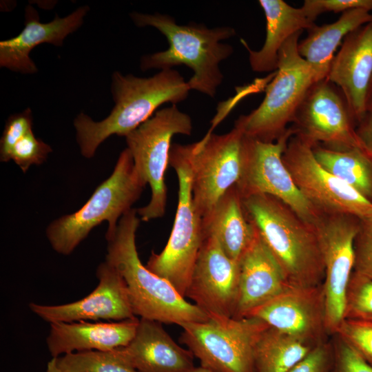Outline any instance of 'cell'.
<instances>
[{"label": "cell", "instance_id": "6da1fadb", "mask_svg": "<svg viewBox=\"0 0 372 372\" xmlns=\"http://www.w3.org/2000/svg\"><path fill=\"white\" fill-rule=\"evenodd\" d=\"M187 81L173 69L160 70L150 77H138L118 71L112 75L111 93L114 105L110 114L95 121L83 112L74 120L81 154L92 158L99 145L110 136L125 137L151 118L162 105H176L190 91Z\"/></svg>", "mask_w": 372, "mask_h": 372}, {"label": "cell", "instance_id": "7a4b0ae2", "mask_svg": "<svg viewBox=\"0 0 372 372\" xmlns=\"http://www.w3.org/2000/svg\"><path fill=\"white\" fill-rule=\"evenodd\" d=\"M130 15L136 26H150L158 30L166 37L169 44L165 50L142 56L141 70H162L186 65L193 71L192 76L187 81L190 90L211 98L215 96L224 78L219 65L234 52L231 45L222 41L236 34L233 28H209L204 24L193 22L179 25L172 16L158 12H134Z\"/></svg>", "mask_w": 372, "mask_h": 372}, {"label": "cell", "instance_id": "3957f363", "mask_svg": "<svg viewBox=\"0 0 372 372\" xmlns=\"http://www.w3.org/2000/svg\"><path fill=\"white\" fill-rule=\"evenodd\" d=\"M140 220L137 209L132 208L121 218L113 233L105 234V261L123 278L134 315L179 326L209 320L205 312L187 301L167 280L143 265L136 245Z\"/></svg>", "mask_w": 372, "mask_h": 372}, {"label": "cell", "instance_id": "277c9868", "mask_svg": "<svg viewBox=\"0 0 372 372\" xmlns=\"http://www.w3.org/2000/svg\"><path fill=\"white\" fill-rule=\"evenodd\" d=\"M248 220L282 268L292 287L323 284L324 267L314 227L289 206L267 194L242 197Z\"/></svg>", "mask_w": 372, "mask_h": 372}, {"label": "cell", "instance_id": "5b68a950", "mask_svg": "<svg viewBox=\"0 0 372 372\" xmlns=\"http://www.w3.org/2000/svg\"><path fill=\"white\" fill-rule=\"evenodd\" d=\"M146 184L134 167L130 151L123 150L112 174L94 190L76 211L52 221L46 237L58 254L68 256L103 221L108 223L105 234L113 233L121 218L131 210Z\"/></svg>", "mask_w": 372, "mask_h": 372}, {"label": "cell", "instance_id": "8992f818", "mask_svg": "<svg viewBox=\"0 0 372 372\" xmlns=\"http://www.w3.org/2000/svg\"><path fill=\"white\" fill-rule=\"evenodd\" d=\"M194 150V143L171 146L169 164L176 172L178 182L176 216L165 247L159 254L152 251L145 265L167 280L184 298L205 238L203 217L193 197Z\"/></svg>", "mask_w": 372, "mask_h": 372}, {"label": "cell", "instance_id": "52a82bcc", "mask_svg": "<svg viewBox=\"0 0 372 372\" xmlns=\"http://www.w3.org/2000/svg\"><path fill=\"white\" fill-rule=\"evenodd\" d=\"M291 37L278 54L276 74L265 89L260 105L235 121L234 127L250 138L274 142L286 133L309 88L320 81L313 68L300 55L299 38Z\"/></svg>", "mask_w": 372, "mask_h": 372}, {"label": "cell", "instance_id": "ba28073f", "mask_svg": "<svg viewBox=\"0 0 372 372\" xmlns=\"http://www.w3.org/2000/svg\"><path fill=\"white\" fill-rule=\"evenodd\" d=\"M192 130L191 117L176 105H172L158 110L125 137L136 172L151 189L148 204L136 209L141 220L147 222L164 216L167 203L165 175L172 138L176 134L189 136Z\"/></svg>", "mask_w": 372, "mask_h": 372}, {"label": "cell", "instance_id": "9c48e42d", "mask_svg": "<svg viewBox=\"0 0 372 372\" xmlns=\"http://www.w3.org/2000/svg\"><path fill=\"white\" fill-rule=\"evenodd\" d=\"M268 326L254 317L209 318L181 324L179 340L214 372H255V347Z\"/></svg>", "mask_w": 372, "mask_h": 372}, {"label": "cell", "instance_id": "30bf717a", "mask_svg": "<svg viewBox=\"0 0 372 372\" xmlns=\"http://www.w3.org/2000/svg\"><path fill=\"white\" fill-rule=\"evenodd\" d=\"M291 127L274 142H263L244 135L243 167L236 185L241 197L253 194L274 196L289 206L303 220L313 224L320 212L301 194L282 160Z\"/></svg>", "mask_w": 372, "mask_h": 372}, {"label": "cell", "instance_id": "8fae6325", "mask_svg": "<svg viewBox=\"0 0 372 372\" xmlns=\"http://www.w3.org/2000/svg\"><path fill=\"white\" fill-rule=\"evenodd\" d=\"M360 220L348 214L321 211L312 224L324 267L323 289L329 335L335 334L344 318L347 289L355 262L354 240Z\"/></svg>", "mask_w": 372, "mask_h": 372}, {"label": "cell", "instance_id": "7c38bea8", "mask_svg": "<svg viewBox=\"0 0 372 372\" xmlns=\"http://www.w3.org/2000/svg\"><path fill=\"white\" fill-rule=\"evenodd\" d=\"M282 160L304 198L323 212H340L360 219L372 218V203L316 160L313 145L293 134Z\"/></svg>", "mask_w": 372, "mask_h": 372}, {"label": "cell", "instance_id": "4fadbf2b", "mask_svg": "<svg viewBox=\"0 0 372 372\" xmlns=\"http://www.w3.org/2000/svg\"><path fill=\"white\" fill-rule=\"evenodd\" d=\"M292 123L295 134L313 146L320 144L338 151L365 149L343 94L327 79L309 88Z\"/></svg>", "mask_w": 372, "mask_h": 372}, {"label": "cell", "instance_id": "5bb4252c", "mask_svg": "<svg viewBox=\"0 0 372 372\" xmlns=\"http://www.w3.org/2000/svg\"><path fill=\"white\" fill-rule=\"evenodd\" d=\"M243 133L234 127L224 134L207 133L194 143L192 192L203 219L238 182L243 167Z\"/></svg>", "mask_w": 372, "mask_h": 372}, {"label": "cell", "instance_id": "9a60e30c", "mask_svg": "<svg viewBox=\"0 0 372 372\" xmlns=\"http://www.w3.org/2000/svg\"><path fill=\"white\" fill-rule=\"evenodd\" d=\"M239 291V262L231 259L213 236H206L185 296L209 318H234Z\"/></svg>", "mask_w": 372, "mask_h": 372}, {"label": "cell", "instance_id": "2e32d148", "mask_svg": "<svg viewBox=\"0 0 372 372\" xmlns=\"http://www.w3.org/2000/svg\"><path fill=\"white\" fill-rule=\"evenodd\" d=\"M247 317L258 318L273 329L314 346L326 341L329 335L323 284L291 287Z\"/></svg>", "mask_w": 372, "mask_h": 372}, {"label": "cell", "instance_id": "e0dca14e", "mask_svg": "<svg viewBox=\"0 0 372 372\" xmlns=\"http://www.w3.org/2000/svg\"><path fill=\"white\" fill-rule=\"evenodd\" d=\"M96 275L98 285L83 298L59 305L30 302V310L50 323L100 320L121 321L136 317L125 282L116 269L105 260L98 266Z\"/></svg>", "mask_w": 372, "mask_h": 372}, {"label": "cell", "instance_id": "ac0fdd59", "mask_svg": "<svg viewBox=\"0 0 372 372\" xmlns=\"http://www.w3.org/2000/svg\"><path fill=\"white\" fill-rule=\"evenodd\" d=\"M340 46L326 79L341 90L358 125L367 114L372 79V21L350 32Z\"/></svg>", "mask_w": 372, "mask_h": 372}, {"label": "cell", "instance_id": "d6986e66", "mask_svg": "<svg viewBox=\"0 0 372 372\" xmlns=\"http://www.w3.org/2000/svg\"><path fill=\"white\" fill-rule=\"evenodd\" d=\"M90 8H78L65 17L56 15L48 23H41L37 10L25 9V26L17 36L0 41V66L23 74H33L38 69L30 54L37 46L50 43L57 47L83 24Z\"/></svg>", "mask_w": 372, "mask_h": 372}, {"label": "cell", "instance_id": "ffe728a7", "mask_svg": "<svg viewBox=\"0 0 372 372\" xmlns=\"http://www.w3.org/2000/svg\"><path fill=\"white\" fill-rule=\"evenodd\" d=\"M289 287L282 268L256 229L239 261L238 300L234 318L247 317Z\"/></svg>", "mask_w": 372, "mask_h": 372}, {"label": "cell", "instance_id": "44dd1931", "mask_svg": "<svg viewBox=\"0 0 372 372\" xmlns=\"http://www.w3.org/2000/svg\"><path fill=\"white\" fill-rule=\"evenodd\" d=\"M137 317L115 322L78 321L50 323L46 339L52 358L70 353L106 351L125 347L134 338Z\"/></svg>", "mask_w": 372, "mask_h": 372}, {"label": "cell", "instance_id": "7402d4cb", "mask_svg": "<svg viewBox=\"0 0 372 372\" xmlns=\"http://www.w3.org/2000/svg\"><path fill=\"white\" fill-rule=\"evenodd\" d=\"M121 349L138 372H187L195 367L192 353L155 320L140 318L134 338Z\"/></svg>", "mask_w": 372, "mask_h": 372}, {"label": "cell", "instance_id": "603a6c76", "mask_svg": "<svg viewBox=\"0 0 372 372\" xmlns=\"http://www.w3.org/2000/svg\"><path fill=\"white\" fill-rule=\"evenodd\" d=\"M258 3L266 19L265 43L255 51L243 39L241 42L249 52L252 70L271 73L278 69V54L285 43L293 34L308 30L316 23L302 7H293L282 0H260Z\"/></svg>", "mask_w": 372, "mask_h": 372}, {"label": "cell", "instance_id": "cb8c5ba5", "mask_svg": "<svg viewBox=\"0 0 372 372\" xmlns=\"http://www.w3.org/2000/svg\"><path fill=\"white\" fill-rule=\"evenodd\" d=\"M203 225L205 236L215 237L225 253L238 262L256 234L255 226L246 216L236 185L220 198L203 219Z\"/></svg>", "mask_w": 372, "mask_h": 372}, {"label": "cell", "instance_id": "d4e9b609", "mask_svg": "<svg viewBox=\"0 0 372 372\" xmlns=\"http://www.w3.org/2000/svg\"><path fill=\"white\" fill-rule=\"evenodd\" d=\"M372 21V13L362 8L342 13L331 23L313 25L308 34L298 42L300 55L313 68L319 80L326 79L338 46L358 28Z\"/></svg>", "mask_w": 372, "mask_h": 372}, {"label": "cell", "instance_id": "484cf974", "mask_svg": "<svg viewBox=\"0 0 372 372\" xmlns=\"http://www.w3.org/2000/svg\"><path fill=\"white\" fill-rule=\"evenodd\" d=\"M318 162L372 203V154L364 148L345 151L313 146Z\"/></svg>", "mask_w": 372, "mask_h": 372}, {"label": "cell", "instance_id": "4316f807", "mask_svg": "<svg viewBox=\"0 0 372 372\" xmlns=\"http://www.w3.org/2000/svg\"><path fill=\"white\" fill-rule=\"evenodd\" d=\"M316 346L268 326L255 347V372H288Z\"/></svg>", "mask_w": 372, "mask_h": 372}, {"label": "cell", "instance_id": "83f0119b", "mask_svg": "<svg viewBox=\"0 0 372 372\" xmlns=\"http://www.w3.org/2000/svg\"><path fill=\"white\" fill-rule=\"evenodd\" d=\"M56 362L63 372H138L121 347L70 353L56 358Z\"/></svg>", "mask_w": 372, "mask_h": 372}, {"label": "cell", "instance_id": "f1b7e54d", "mask_svg": "<svg viewBox=\"0 0 372 372\" xmlns=\"http://www.w3.org/2000/svg\"><path fill=\"white\" fill-rule=\"evenodd\" d=\"M344 319L372 322V280L353 272L347 289Z\"/></svg>", "mask_w": 372, "mask_h": 372}, {"label": "cell", "instance_id": "f546056e", "mask_svg": "<svg viewBox=\"0 0 372 372\" xmlns=\"http://www.w3.org/2000/svg\"><path fill=\"white\" fill-rule=\"evenodd\" d=\"M335 334L348 342L372 366V322L344 319Z\"/></svg>", "mask_w": 372, "mask_h": 372}, {"label": "cell", "instance_id": "4dcf8cb0", "mask_svg": "<svg viewBox=\"0 0 372 372\" xmlns=\"http://www.w3.org/2000/svg\"><path fill=\"white\" fill-rule=\"evenodd\" d=\"M52 151L51 147L37 138L32 130L15 144L10 160L25 173L31 165L42 164Z\"/></svg>", "mask_w": 372, "mask_h": 372}, {"label": "cell", "instance_id": "1f68e13d", "mask_svg": "<svg viewBox=\"0 0 372 372\" xmlns=\"http://www.w3.org/2000/svg\"><path fill=\"white\" fill-rule=\"evenodd\" d=\"M32 130V113L30 108L10 116L0 140V161H10V154L15 144Z\"/></svg>", "mask_w": 372, "mask_h": 372}, {"label": "cell", "instance_id": "d6a6232c", "mask_svg": "<svg viewBox=\"0 0 372 372\" xmlns=\"http://www.w3.org/2000/svg\"><path fill=\"white\" fill-rule=\"evenodd\" d=\"M353 273L372 280V218L360 219L354 240Z\"/></svg>", "mask_w": 372, "mask_h": 372}, {"label": "cell", "instance_id": "836d02e7", "mask_svg": "<svg viewBox=\"0 0 372 372\" xmlns=\"http://www.w3.org/2000/svg\"><path fill=\"white\" fill-rule=\"evenodd\" d=\"M331 372H372L371 366L348 342L333 334Z\"/></svg>", "mask_w": 372, "mask_h": 372}, {"label": "cell", "instance_id": "e575fe53", "mask_svg": "<svg viewBox=\"0 0 372 372\" xmlns=\"http://www.w3.org/2000/svg\"><path fill=\"white\" fill-rule=\"evenodd\" d=\"M302 8L307 16L315 21L324 12L343 13L357 8L371 12L372 0H305Z\"/></svg>", "mask_w": 372, "mask_h": 372}, {"label": "cell", "instance_id": "d590c367", "mask_svg": "<svg viewBox=\"0 0 372 372\" xmlns=\"http://www.w3.org/2000/svg\"><path fill=\"white\" fill-rule=\"evenodd\" d=\"M332 364V343L326 340L317 344L288 372H331Z\"/></svg>", "mask_w": 372, "mask_h": 372}, {"label": "cell", "instance_id": "8d00e7d4", "mask_svg": "<svg viewBox=\"0 0 372 372\" xmlns=\"http://www.w3.org/2000/svg\"><path fill=\"white\" fill-rule=\"evenodd\" d=\"M356 132L365 149L372 154V113H367L357 125Z\"/></svg>", "mask_w": 372, "mask_h": 372}, {"label": "cell", "instance_id": "74e56055", "mask_svg": "<svg viewBox=\"0 0 372 372\" xmlns=\"http://www.w3.org/2000/svg\"><path fill=\"white\" fill-rule=\"evenodd\" d=\"M45 372H63L57 365L56 358H52L48 362Z\"/></svg>", "mask_w": 372, "mask_h": 372}, {"label": "cell", "instance_id": "f35d334b", "mask_svg": "<svg viewBox=\"0 0 372 372\" xmlns=\"http://www.w3.org/2000/svg\"><path fill=\"white\" fill-rule=\"evenodd\" d=\"M367 113H372V79L367 96Z\"/></svg>", "mask_w": 372, "mask_h": 372}, {"label": "cell", "instance_id": "ab89813d", "mask_svg": "<svg viewBox=\"0 0 372 372\" xmlns=\"http://www.w3.org/2000/svg\"><path fill=\"white\" fill-rule=\"evenodd\" d=\"M187 372H214V371L200 366L199 367H194V369Z\"/></svg>", "mask_w": 372, "mask_h": 372}]
</instances>
